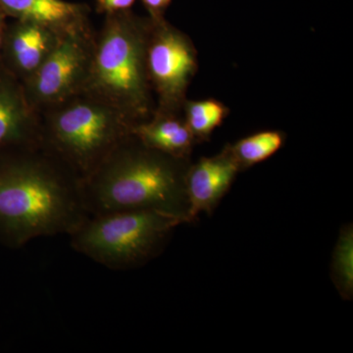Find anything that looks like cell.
<instances>
[{
	"mask_svg": "<svg viewBox=\"0 0 353 353\" xmlns=\"http://www.w3.org/2000/svg\"><path fill=\"white\" fill-rule=\"evenodd\" d=\"M185 224L157 210L90 215L69 234L77 252L113 270L136 268L159 255L174 230Z\"/></svg>",
	"mask_w": 353,
	"mask_h": 353,
	"instance_id": "obj_5",
	"label": "cell"
},
{
	"mask_svg": "<svg viewBox=\"0 0 353 353\" xmlns=\"http://www.w3.org/2000/svg\"><path fill=\"white\" fill-rule=\"evenodd\" d=\"M62 36L44 26L15 20L7 25L0 65L24 83L50 57Z\"/></svg>",
	"mask_w": 353,
	"mask_h": 353,
	"instance_id": "obj_8",
	"label": "cell"
},
{
	"mask_svg": "<svg viewBox=\"0 0 353 353\" xmlns=\"http://www.w3.org/2000/svg\"><path fill=\"white\" fill-rule=\"evenodd\" d=\"M190 158L148 148L130 134L82 179L88 215L157 210L190 223L187 174Z\"/></svg>",
	"mask_w": 353,
	"mask_h": 353,
	"instance_id": "obj_2",
	"label": "cell"
},
{
	"mask_svg": "<svg viewBox=\"0 0 353 353\" xmlns=\"http://www.w3.org/2000/svg\"><path fill=\"white\" fill-rule=\"evenodd\" d=\"M230 114L226 104L217 99H187L183 106V117L197 143L208 141L212 132L224 123Z\"/></svg>",
	"mask_w": 353,
	"mask_h": 353,
	"instance_id": "obj_14",
	"label": "cell"
},
{
	"mask_svg": "<svg viewBox=\"0 0 353 353\" xmlns=\"http://www.w3.org/2000/svg\"><path fill=\"white\" fill-rule=\"evenodd\" d=\"M148 10V16L152 19L164 17L167 8L170 6L172 0H141Z\"/></svg>",
	"mask_w": 353,
	"mask_h": 353,
	"instance_id": "obj_17",
	"label": "cell"
},
{
	"mask_svg": "<svg viewBox=\"0 0 353 353\" xmlns=\"http://www.w3.org/2000/svg\"><path fill=\"white\" fill-rule=\"evenodd\" d=\"M6 18L7 16L6 15V13H3L0 10V51H1L2 44H3L4 41V37H6L7 25H8L6 23Z\"/></svg>",
	"mask_w": 353,
	"mask_h": 353,
	"instance_id": "obj_18",
	"label": "cell"
},
{
	"mask_svg": "<svg viewBox=\"0 0 353 353\" xmlns=\"http://www.w3.org/2000/svg\"><path fill=\"white\" fill-rule=\"evenodd\" d=\"M39 145L81 179L132 134L134 124L117 109L83 90L39 111Z\"/></svg>",
	"mask_w": 353,
	"mask_h": 353,
	"instance_id": "obj_4",
	"label": "cell"
},
{
	"mask_svg": "<svg viewBox=\"0 0 353 353\" xmlns=\"http://www.w3.org/2000/svg\"><path fill=\"white\" fill-rule=\"evenodd\" d=\"M152 19L132 10L108 14L95 32L94 59L87 92L117 109L136 126L150 119L154 94L146 66Z\"/></svg>",
	"mask_w": 353,
	"mask_h": 353,
	"instance_id": "obj_3",
	"label": "cell"
},
{
	"mask_svg": "<svg viewBox=\"0 0 353 353\" xmlns=\"http://www.w3.org/2000/svg\"><path fill=\"white\" fill-rule=\"evenodd\" d=\"M82 179L41 145L0 150V234L20 248L70 234L88 217Z\"/></svg>",
	"mask_w": 353,
	"mask_h": 353,
	"instance_id": "obj_1",
	"label": "cell"
},
{
	"mask_svg": "<svg viewBox=\"0 0 353 353\" xmlns=\"http://www.w3.org/2000/svg\"><path fill=\"white\" fill-rule=\"evenodd\" d=\"M332 279L343 299L350 301L353 294V230L347 225L341 230L332 260Z\"/></svg>",
	"mask_w": 353,
	"mask_h": 353,
	"instance_id": "obj_15",
	"label": "cell"
},
{
	"mask_svg": "<svg viewBox=\"0 0 353 353\" xmlns=\"http://www.w3.org/2000/svg\"><path fill=\"white\" fill-rule=\"evenodd\" d=\"M240 166L227 145L217 154L201 157L190 163L187 174V194L190 203V223L199 213L211 214L231 189Z\"/></svg>",
	"mask_w": 353,
	"mask_h": 353,
	"instance_id": "obj_9",
	"label": "cell"
},
{
	"mask_svg": "<svg viewBox=\"0 0 353 353\" xmlns=\"http://www.w3.org/2000/svg\"><path fill=\"white\" fill-rule=\"evenodd\" d=\"M152 19L146 66L154 94V111L183 113L187 92L199 70L196 46L165 17Z\"/></svg>",
	"mask_w": 353,
	"mask_h": 353,
	"instance_id": "obj_6",
	"label": "cell"
},
{
	"mask_svg": "<svg viewBox=\"0 0 353 353\" xmlns=\"http://www.w3.org/2000/svg\"><path fill=\"white\" fill-rule=\"evenodd\" d=\"M0 10L7 17L36 23L60 34L90 22V6L65 0H0Z\"/></svg>",
	"mask_w": 353,
	"mask_h": 353,
	"instance_id": "obj_11",
	"label": "cell"
},
{
	"mask_svg": "<svg viewBox=\"0 0 353 353\" xmlns=\"http://www.w3.org/2000/svg\"><path fill=\"white\" fill-rule=\"evenodd\" d=\"M134 2L136 0H95V6L97 12L108 15L131 10Z\"/></svg>",
	"mask_w": 353,
	"mask_h": 353,
	"instance_id": "obj_16",
	"label": "cell"
},
{
	"mask_svg": "<svg viewBox=\"0 0 353 353\" xmlns=\"http://www.w3.org/2000/svg\"><path fill=\"white\" fill-rule=\"evenodd\" d=\"M39 113L24 85L0 65V150L39 145Z\"/></svg>",
	"mask_w": 353,
	"mask_h": 353,
	"instance_id": "obj_10",
	"label": "cell"
},
{
	"mask_svg": "<svg viewBox=\"0 0 353 353\" xmlns=\"http://www.w3.org/2000/svg\"><path fill=\"white\" fill-rule=\"evenodd\" d=\"M94 41L90 22L67 32L38 71L23 83L28 101L38 112L85 90Z\"/></svg>",
	"mask_w": 353,
	"mask_h": 353,
	"instance_id": "obj_7",
	"label": "cell"
},
{
	"mask_svg": "<svg viewBox=\"0 0 353 353\" xmlns=\"http://www.w3.org/2000/svg\"><path fill=\"white\" fill-rule=\"evenodd\" d=\"M285 141V132L267 130L254 132L230 145L241 171L266 161L282 148Z\"/></svg>",
	"mask_w": 353,
	"mask_h": 353,
	"instance_id": "obj_13",
	"label": "cell"
},
{
	"mask_svg": "<svg viewBox=\"0 0 353 353\" xmlns=\"http://www.w3.org/2000/svg\"><path fill=\"white\" fill-rule=\"evenodd\" d=\"M132 134L148 148L176 157L190 158L199 143L183 113L154 111L150 119L132 127Z\"/></svg>",
	"mask_w": 353,
	"mask_h": 353,
	"instance_id": "obj_12",
	"label": "cell"
}]
</instances>
